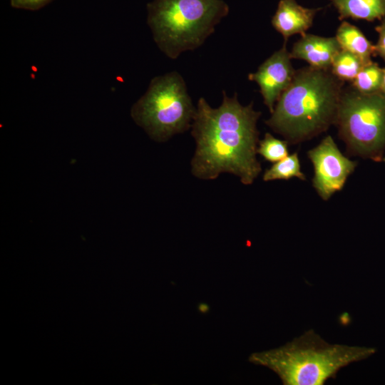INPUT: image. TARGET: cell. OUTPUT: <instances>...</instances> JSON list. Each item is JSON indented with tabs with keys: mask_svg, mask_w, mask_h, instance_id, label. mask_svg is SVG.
<instances>
[{
	"mask_svg": "<svg viewBox=\"0 0 385 385\" xmlns=\"http://www.w3.org/2000/svg\"><path fill=\"white\" fill-rule=\"evenodd\" d=\"M260 115L252 103L241 105L237 93L230 98L223 91L222 102L217 108L200 98L191 125L196 143L191 161L192 174L213 180L220 173H229L239 177L243 184H252L261 171L256 158L257 122Z\"/></svg>",
	"mask_w": 385,
	"mask_h": 385,
	"instance_id": "obj_1",
	"label": "cell"
},
{
	"mask_svg": "<svg viewBox=\"0 0 385 385\" xmlns=\"http://www.w3.org/2000/svg\"><path fill=\"white\" fill-rule=\"evenodd\" d=\"M342 85L330 70H297L265 123L292 143L312 138L335 124Z\"/></svg>",
	"mask_w": 385,
	"mask_h": 385,
	"instance_id": "obj_2",
	"label": "cell"
},
{
	"mask_svg": "<svg viewBox=\"0 0 385 385\" xmlns=\"http://www.w3.org/2000/svg\"><path fill=\"white\" fill-rule=\"evenodd\" d=\"M375 352L373 347L329 344L311 329L279 348L254 353L249 360L273 371L284 385H323L341 369Z\"/></svg>",
	"mask_w": 385,
	"mask_h": 385,
	"instance_id": "obj_3",
	"label": "cell"
},
{
	"mask_svg": "<svg viewBox=\"0 0 385 385\" xmlns=\"http://www.w3.org/2000/svg\"><path fill=\"white\" fill-rule=\"evenodd\" d=\"M147 8L153 39L171 59L202 45L229 12L222 0H154Z\"/></svg>",
	"mask_w": 385,
	"mask_h": 385,
	"instance_id": "obj_4",
	"label": "cell"
},
{
	"mask_svg": "<svg viewBox=\"0 0 385 385\" xmlns=\"http://www.w3.org/2000/svg\"><path fill=\"white\" fill-rule=\"evenodd\" d=\"M195 112L183 78L171 71L151 80L130 113L153 140L163 142L188 130Z\"/></svg>",
	"mask_w": 385,
	"mask_h": 385,
	"instance_id": "obj_5",
	"label": "cell"
},
{
	"mask_svg": "<svg viewBox=\"0 0 385 385\" xmlns=\"http://www.w3.org/2000/svg\"><path fill=\"white\" fill-rule=\"evenodd\" d=\"M351 153L374 161L385 148V94L362 93L354 88L342 92L336 123Z\"/></svg>",
	"mask_w": 385,
	"mask_h": 385,
	"instance_id": "obj_6",
	"label": "cell"
},
{
	"mask_svg": "<svg viewBox=\"0 0 385 385\" xmlns=\"http://www.w3.org/2000/svg\"><path fill=\"white\" fill-rule=\"evenodd\" d=\"M307 155L314 169L313 187L324 200L343 188L357 165L356 161L349 160L340 152L330 135L309 150Z\"/></svg>",
	"mask_w": 385,
	"mask_h": 385,
	"instance_id": "obj_7",
	"label": "cell"
},
{
	"mask_svg": "<svg viewBox=\"0 0 385 385\" xmlns=\"http://www.w3.org/2000/svg\"><path fill=\"white\" fill-rule=\"evenodd\" d=\"M290 53L286 43L272 54L255 73L248 75V79L256 82L262 96L264 103L272 113L275 103L284 91L291 83L296 71L291 63Z\"/></svg>",
	"mask_w": 385,
	"mask_h": 385,
	"instance_id": "obj_8",
	"label": "cell"
},
{
	"mask_svg": "<svg viewBox=\"0 0 385 385\" xmlns=\"http://www.w3.org/2000/svg\"><path fill=\"white\" fill-rule=\"evenodd\" d=\"M341 49L336 37L305 34L294 43L289 53L292 59L304 60L314 68L330 70L334 58Z\"/></svg>",
	"mask_w": 385,
	"mask_h": 385,
	"instance_id": "obj_9",
	"label": "cell"
},
{
	"mask_svg": "<svg viewBox=\"0 0 385 385\" xmlns=\"http://www.w3.org/2000/svg\"><path fill=\"white\" fill-rule=\"evenodd\" d=\"M319 10L303 7L295 0H280L272 19V24L287 41L294 34L304 35L312 26Z\"/></svg>",
	"mask_w": 385,
	"mask_h": 385,
	"instance_id": "obj_10",
	"label": "cell"
},
{
	"mask_svg": "<svg viewBox=\"0 0 385 385\" xmlns=\"http://www.w3.org/2000/svg\"><path fill=\"white\" fill-rule=\"evenodd\" d=\"M337 9L339 19L373 21L385 17V0H329Z\"/></svg>",
	"mask_w": 385,
	"mask_h": 385,
	"instance_id": "obj_11",
	"label": "cell"
},
{
	"mask_svg": "<svg viewBox=\"0 0 385 385\" xmlns=\"http://www.w3.org/2000/svg\"><path fill=\"white\" fill-rule=\"evenodd\" d=\"M335 37L342 49L359 56L366 63L372 61L371 56H375L374 45L354 25L343 21Z\"/></svg>",
	"mask_w": 385,
	"mask_h": 385,
	"instance_id": "obj_12",
	"label": "cell"
},
{
	"mask_svg": "<svg viewBox=\"0 0 385 385\" xmlns=\"http://www.w3.org/2000/svg\"><path fill=\"white\" fill-rule=\"evenodd\" d=\"M366 64L359 56L341 49L334 58L330 71L342 81H352Z\"/></svg>",
	"mask_w": 385,
	"mask_h": 385,
	"instance_id": "obj_13",
	"label": "cell"
},
{
	"mask_svg": "<svg viewBox=\"0 0 385 385\" xmlns=\"http://www.w3.org/2000/svg\"><path fill=\"white\" fill-rule=\"evenodd\" d=\"M292 178H298L304 180L305 175L301 171L300 163L297 153L287 155L284 158L276 162L263 175L264 181L274 180H289Z\"/></svg>",
	"mask_w": 385,
	"mask_h": 385,
	"instance_id": "obj_14",
	"label": "cell"
},
{
	"mask_svg": "<svg viewBox=\"0 0 385 385\" xmlns=\"http://www.w3.org/2000/svg\"><path fill=\"white\" fill-rule=\"evenodd\" d=\"M383 68L371 61L365 65L351 81L353 88L362 93L381 91Z\"/></svg>",
	"mask_w": 385,
	"mask_h": 385,
	"instance_id": "obj_15",
	"label": "cell"
},
{
	"mask_svg": "<svg viewBox=\"0 0 385 385\" xmlns=\"http://www.w3.org/2000/svg\"><path fill=\"white\" fill-rule=\"evenodd\" d=\"M288 142L274 138L267 133L264 138L259 141L257 153L270 162H277L288 155Z\"/></svg>",
	"mask_w": 385,
	"mask_h": 385,
	"instance_id": "obj_16",
	"label": "cell"
},
{
	"mask_svg": "<svg viewBox=\"0 0 385 385\" xmlns=\"http://www.w3.org/2000/svg\"><path fill=\"white\" fill-rule=\"evenodd\" d=\"M53 0H10L11 6L15 9L36 11L45 6Z\"/></svg>",
	"mask_w": 385,
	"mask_h": 385,
	"instance_id": "obj_17",
	"label": "cell"
},
{
	"mask_svg": "<svg viewBox=\"0 0 385 385\" xmlns=\"http://www.w3.org/2000/svg\"><path fill=\"white\" fill-rule=\"evenodd\" d=\"M375 30L379 34V39L376 45H374L375 56L379 55L385 61V17L381 20Z\"/></svg>",
	"mask_w": 385,
	"mask_h": 385,
	"instance_id": "obj_18",
	"label": "cell"
},
{
	"mask_svg": "<svg viewBox=\"0 0 385 385\" xmlns=\"http://www.w3.org/2000/svg\"><path fill=\"white\" fill-rule=\"evenodd\" d=\"M381 91L385 94V68H383V78H382Z\"/></svg>",
	"mask_w": 385,
	"mask_h": 385,
	"instance_id": "obj_19",
	"label": "cell"
},
{
	"mask_svg": "<svg viewBox=\"0 0 385 385\" xmlns=\"http://www.w3.org/2000/svg\"><path fill=\"white\" fill-rule=\"evenodd\" d=\"M382 159H383V161H384V162H385V157H384V158H383Z\"/></svg>",
	"mask_w": 385,
	"mask_h": 385,
	"instance_id": "obj_20",
	"label": "cell"
}]
</instances>
